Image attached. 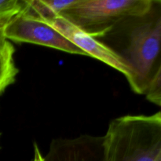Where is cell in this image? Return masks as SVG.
Segmentation results:
<instances>
[{"label": "cell", "instance_id": "obj_1", "mask_svg": "<svg viewBox=\"0 0 161 161\" xmlns=\"http://www.w3.org/2000/svg\"><path fill=\"white\" fill-rule=\"evenodd\" d=\"M94 38L127 66L130 89L145 95L161 66V0Z\"/></svg>", "mask_w": 161, "mask_h": 161}, {"label": "cell", "instance_id": "obj_8", "mask_svg": "<svg viewBox=\"0 0 161 161\" xmlns=\"http://www.w3.org/2000/svg\"><path fill=\"white\" fill-rule=\"evenodd\" d=\"M75 0H26V9L43 21L60 17Z\"/></svg>", "mask_w": 161, "mask_h": 161}, {"label": "cell", "instance_id": "obj_10", "mask_svg": "<svg viewBox=\"0 0 161 161\" xmlns=\"http://www.w3.org/2000/svg\"><path fill=\"white\" fill-rule=\"evenodd\" d=\"M145 95L149 102L161 106V66Z\"/></svg>", "mask_w": 161, "mask_h": 161}, {"label": "cell", "instance_id": "obj_4", "mask_svg": "<svg viewBox=\"0 0 161 161\" xmlns=\"http://www.w3.org/2000/svg\"><path fill=\"white\" fill-rule=\"evenodd\" d=\"M3 33L5 39L14 42H28L86 56L59 31L28 12L26 8L5 25Z\"/></svg>", "mask_w": 161, "mask_h": 161}, {"label": "cell", "instance_id": "obj_11", "mask_svg": "<svg viewBox=\"0 0 161 161\" xmlns=\"http://www.w3.org/2000/svg\"><path fill=\"white\" fill-rule=\"evenodd\" d=\"M33 161H44V157L41 154L37 144H34V160Z\"/></svg>", "mask_w": 161, "mask_h": 161}, {"label": "cell", "instance_id": "obj_3", "mask_svg": "<svg viewBox=\"0 0 161 161\" xmlns=\"http://www.w3.org/2000/svg\"><path fill=\"white\" fill-rule=\"evenodd\" d=\"M151 0H75L61 14L93 37H97L129 16L149 9Z\"/></svg>", "mask_w": 161, "mask_h": 161}, {"label": "cell", "instance_id": "obj_7", "mask_svg": "<svg viewBox=\"0 0 161 161\" xmlns=\"http://www.w3.org/2000/svg\"><path fill=\"white\" fill-rule=\"evenodd\" d=\"M15 48L7 39L0 41V95L15 82L19 70L14 61Z\"/></svg>", "mask_w": 161, "mask_h": 161}, {"label": "cell", "instance_id": "obj_13", "mask_svg": "<svg viewBox=\"0 0 161 161\" xmlns=\"http://www.w3.org/2000/svg\"><path fill=\"white\" fill-rule=\"evenodd\" d=\"M0 137H1V133H0ZM0 149H1V147H0Z\"/></svg>", "mask_w": 161, "mask_h": 161}, {"label": "cell", "instance_id": "obj_9", "mask_svg": "<svg viewBox=\"0 0 161 161\" xmlns=\"http://www.w3.org/2000/svg\"><path fill=\"white\" fill-rule=\"evenodd\" d=\"M25 6L26 0H0V25H7Z\"/></svg>", "mask_w": 161, "mask_h": 161}, {"label": "cell", "instance_id": "obj_2", "mask_svg": "<svg viewBox=\"0 0 161 161\" xmlns=\"http://www.w3.org/2000/svg\"><path fill=\"white\" fill-rule=\"evenodd\" d=\"M103 138L106 161H161V112L116 118Z\"/></svg>", "mask_w": 161, "mask_h": 161}, {"label": "cell", "instance_id": "obj_6", "mask_svg": "<svg viewBox=\"0 0 161 161\" xmlns=\"http://www.w3.org/2000/svg\"><path fill=\"white\" fill-rule=\"evenodd\" d=\"M44 22L59 31L66 39L84 52L87 57L99 60L124 74L126 79L128 78L129 71L127 66L96 38L85 33L61 16Z\"/></svg>", "mask_w": 161, "mask_h": 161}, {"label": "cell", "instance_id": "obj_12", "mask_svg": "<svg viewBox=\"0 0 161 161\" xmlns=\"http://www.w3.org/2000/svg\"><path fill=\"white\" fill-rule=\"evenodd\" d=\"M3 31H4V25H0V41L5 39L4 33H3Z\"/></svg>", "mask_w": 161, "mask_h": 161}, {"label": "cell", "instance_id": "obj_5", "mask_svg": "<svg viewBox=\"0 0 161 161\" xmlns=\"http://www.w3.org/2000/svg\"><path fill=\"white\" fill-rule=\"evenodd\" d=\"M44 161H106L103 136L83 135L52 140Z\"/></svg>", "mask_w": 161, "mask_h": 161}]
</instances>
